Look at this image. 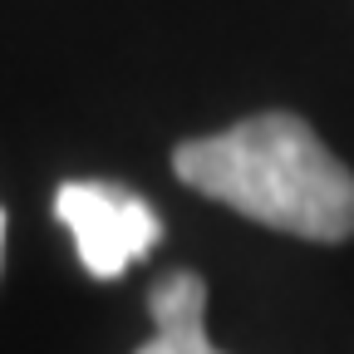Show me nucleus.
Listing matches in <instances>:
<instances>
[{
	"instance_id": "f257e3e1",
	"label": "nucleus",
	"mask_w": 354,
	"mask_h": 354,
	"mask_svg": "<svg viewBox=\"0 0 354 354\" xmlns=\"http://www.w3.org/2000/svg\"><path fill=\"white\" fill-rule=\"evenodd\" d=\"M172 172L221 207L305 241L354 236V172L295 113H256L172 148Z\"/></svg>"
},
{
	"instance_id": "f03ea898",
	"label": "nucleus",
	"mask_w": 354,
	"mask_h": 354,
	"mask_svg": "<svg viewBox=\"0 0 354 354\" xmlns=\"http://www.w3.org/2000/svg\"><path fill=\"white\" fill-rule=\"evenodd\" d=\"M55 212L69 227L79 261L94 281H118L133 261L162 241L153 202L128 192L123 183H64L55 192Z\"/></svg>"
},
{
	"instance_id": "7ed1b4c3",
	"label": "nucleus",
	"mask_w": 354,
	"mask_h": 354,
	"mask_svg": "<svg viewBox=\"0 0 354 354\" xmlns=\"http://www.w3.org/2000/svg\"><path fill=\"white\" fill-rule=\"evenodd\" d=\"M153 310V339L138 354H221L207 339V281L197 271H172L148 290Z\"/></svg>"
},
{
	"instance_id": "20e7f679",
	"label": "nucleus",
	"mask_w": 354,
	"mask_h": 354,
	"mask_svg": "<svg viewBox=\"0 0 354 354\" xmlns=\"http://www.w3.org/2000/svg\"><path fill=\"white\" fill-rule=\"evenodd\" d=\"M0 246H6V212H0Z\"/></svg>"
}]
</instances>
